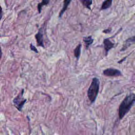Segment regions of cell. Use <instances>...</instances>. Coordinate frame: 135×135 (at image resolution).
I'll return each instance as SVG.
<instances>
[{
    "label": "cell",
    "instance_id": "obj_1",
    "mask_svg": "<svg viewBox=\"0 0 135 135\" xmlns=\"http://www.w3.org/2000/svg\"><path fill=\"white\" fill-rule=\"evenodd\" d=\"M135 103V93H131L123 100L119 108V118L121 120Z\"/></svg>",
    "mask_w": 135,
    "mask_h": 135
},
{
    "label": "cell",
    "instance_id": "obj_2",
    "mask_svg": "<svg viewBox=\"0 0 135 135\" xmlns=\"http://www.w3.org/2000/svg\"><path fill=\"white\" fill-rule=\"evenodd\" d=\"M100 88V81L97 78H93L88 90V97L91 103L95 102L98 95Z\"/></svg>",
    "mask_w": 135,
    "mask_h": 135
},
{
    "label": "cell",
    "instance_id": "obj_3",
    "mask_svg": "<svg viewBox=\"0 0 135 135\" xmlns=\"http://www.w3.org/2000/svg\"><path fill=\"white\" fill-rule=\"evenodd\" d=\"M23 93H24V89H23L22 91L13 100V103L15 105L16 108L19 111L22 110L23 105L26 101V99L23 98Z\"/></svg>",
    "mask_w": 135,
    "mask_h": 135
},
{
    "label": "cell",
    "instance_id": "obj_4",
    "mask_svg": "<svg viewBox=\"0 0 135 135\" xmlns=\"http://www.w3.org/2000/svg\"><path fill=\"white\" fill-rule=\"evenodd\" d=\"M103 74L107 77H119L121 75V72L118 69L108 68L104 70Z\"/></svg>",
    "mask_w": 135,
    "mask_h": 135
},
{
    "label": "cell",
    "instance_id": "obj_5",
    "mask_svg": "<svg viewBox=\"0 0 135 135\" xmlns=\"http://www.w3.org/2000/svg\"><path fill=\"white\" fill-rule=\"evenodd\" d=\"M37 42V45L38 46L43 47L44 48V45L43 42V34L42 32V29L41 28L39 31V32L37 33L35 36Z\"/></svg>",
    "mask_w": 135,
    "mask_h": 135
},
{
    "label": "cell",
    "instance_id": "obj_6",
    "mask_svg": "<svg viewBox=\"0 0 135 135\" xmlns=\"http://www.w3.org/2000/svg\"><path fill=\"white\" fill-rule=\"evenodd\" d=\"M103 44L104 48L105 51V56H107L109 50L114 48L115 44L108 38L104 39L103 40Z\"/></svg>",
    "mask_w": 135,
    "mask_h": 135
},
{
    "label": "cell",
    "instance_id": "obj_7",
    "mask_svg": "<svg viewBox=\"0 0 135 135\" xmlns=\"http://www.w3.org/2000/svg\"><path fill=\"white\" fill-rule=\"evenodd\" d=\"M134 43H135V36L128 38L127 40H126V41L125 42L124 45H123L121 49L120 50V51H125L130 45L134 44Z\"/></svg>",
    "mask_w": 135,
    "mask_h": 135
},
{
    "label": "cell",
    "instance_id": "obj_8",
    "mask_svg": "<svg viewBox=\"0 0 135 135\" xmlns=\"http://www.w3.org/2000/svg\"><path fill=\"white\" fill-rule=\"evenodd\" d=\"M71 1L72 0H64L63 7H62L61 10L60 11L59 15V17L60 18H61V17L62 16L63 14H64V13L67 11L68 8L69 7V5H70V3H71Z\"/></svg>",
    "mask_w": 135,
    "mask_h": 135
},
{
    "label": "cell",
    "instance_id": "obj_9",
    "mask_svg": "<svg viewBox=\"0 0 135 135\" xmlns=\"http://www.w3.org/2000/svg\"><path fill=\"white\" fill-rule=\"evenodd\" d=\"M113 0H105L102 4L100 10H105L111 7Z\"/></svg>",
    "mask_w": 135,
    "mask_h": 135
},
{
    "label": "cell",
    "instance_id": "obj_10",
    "mask_svg": "<svg viewBox=\"0 0 135 135\" xmlns=\"http://www.w3.org/2000/svg\"><path fill=\"white\" fill-rule=\"evenodd\" d=\"M84 41L86 44V48L87 49H88L90 46L93 43V39L92 38V36H89L88 37L84 38Z\"/></svg>",
    "mask_w": 135,
    "mask_h": 135
},
{
    "label": "cell",
    "instance_id": "obj_11",
    "mask_svg": "<svg viewBox=\"0 0 135 135\" xmlns=\"http://www.w3.org/2000/svg\"><path fill=\"white\" fill-rule=\"evenodd\" d=\"M84 7L89 10H91V6L92 4V0H80Z\"/></svg>",
    "mask_w": 135,
    "mask_h": 135
},
{
    "label": "cell",
    "instance_id": "obj_12",
    "mask_svg": "<svg viewBox=\"0 0 135 135\" xmlns=\"http://www.w3.org/2000/svg\"><path fill=\"white\" fill-rule=\"evenodd\" d=\"M81 44H79L76 47V48L74 50V57L77 59V60H79V59L80 56L81 54Z\"/></svg>",
    "mask_w": 135,
    "mask_h": 135
},
{
    "label": "cell",
    "instance_id": "obj_13",
    "mask_svg": "<svg viewBox=\"0 0 135 135\" xmlns=\"http://www.w3.org/2000/svg\"><path fill=\"white\" fill-rule=\"evenodd\" d=\"M50 2V0H42L41 3H39L38 5V10L39 11V13H41V10L42 8L43 7L44 5H47Z\"/></svg>",
    "mask_w": 135,
    "mask_h": 135
},
{
    "label": "cell",
    "instance_id": "obj_14",
    "mask_svg": "<svg viewBox=\"0 0 135 135\" xmlns=\"http://www.w3.org/2000/svg\"><path fill=\"white\" fill-rule=\"evenodd\" d=\"M30 49H31V50H32V51H34L35 52H36V53H38V50H37V48H36V47H35L34 46L32 45V44H30Z\"/></svg>",
    "mask_w": 135,
    "mask_h": 135
},
{
    "label": "cell",
    "instance_id": "obj_15",
    "mask_svg": "<svg viewBox=\"0 0 135 135\" xmlns=\"http://www.w3.org/2000/svg\"><path fill=\"white\" fill-rule=\"evenodd\" d=\"M3 16V12H2V9L1 5H0V21L1 20Z\"/></svg>",
    "mask_w": 135,
    "mask_h": 135
},
{
    "label": "cell",
    "instance_id": "obj_16",
    "mask_svg": "<svg viewBox=\"0 0 135 135\" xmlns=\"http://www.w3.org/2000/svg\"><path fill=\"white\" fill-rule=\"evenodd\" d=\"M111 29H106V30H104V31H103V32L105 33H110L111 32Z\"/></svg>",
    "mask_w": 135,
    "mask_h": 135
},
{
    "label": "cell",
    "instance_id": "obj_17",
    "mask_svg": "<svg viewBox=\"0 0 135 135\" xmlns=\"http://www.w3.org/2000/svg\"><path fill=\"white\" fill-rule=\"evenodd\" d=\"M2 50H1V45H0V60H1V59L2 58Z\"/></svg>",
    "mask_w": 135,
    "mask_h": 135
}]
</instances>
